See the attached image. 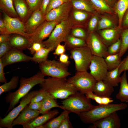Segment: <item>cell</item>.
<instances>
[{
    "mask_svg": "<svg viewBox=\"0 0 128 128\" xmlns=\"http://www.w3.org/2000/svg\"><path fill=\"white\" fill-rule=\"evenodd\" d=\"M45 76L40 71L29 78L21 77L18 89L14 92H9L5 97L6 103L9 104L5 116L14 108L20 100L27 94L34 86L43 83L45 80Z\"/></svg>",
    "mask_w": 128,
    "mask_h": 128,
    "instance_id": "6da1fadb",
    "label": "cell"
},
{
    "mask_svg": "<svg viewBox=\"0 0 128 128\" xmlns=\"http://www.w3.org/2000/svg\"><path fill=\"white\" fill-rule=\"evenodd\" d=\"M55 99H65L78 91L66 78L49 77L39 85Z\"/></svg>",
    "mask_w": 128,
    "mask_h": 128,
    "instance_id": "7a4b0ae2",
    "label": "cell"
},
{
    "mask_svg": "<svg viewBox=\"0 0 128 128\" xmlns=\"http://www.w3.org/2000/svg\"><path fill=\"white\" fill-rule=\"evenodd\" d=\"M128 106L126 104L123 102L119 104L99 105L94 106L89 110L81 113L78 115L84 123L93 124L113 112L125 109Z\"/></svg>",
    "mask_w": 128,
    "mask_h": 128,
    "instance_id": "3957f363",
    "label": "cell"
},
{
    "mask_svg": "<svg viewBox=\"0 0 128 128\" xmlns=\"http://www.w3.org/2000/svg\"><path fill=\"white\" fill-rule=\"evenodd\" d=\"M85 95L78 91L61 101L63 110L78 115L91 109L94 105Z\"/></svg>",
    "mask_w": 128,
    "mask_h": 128,
    "instance_id": "277c9868",
    "label": "cell"
},
{
    "mask_svg": "<svg viewBox=\"0 0 128 128\" xmlns=\"http://www.w3.org/2000/svg\"><path fill=\"white\" fill-rule=\"evenodd\" d=\"M73 25L69 20L61 22L56 26L48 39L43 42L47 48L55 50L57 46L65 42Z\"/></svg>",
    "mask_w": 128,
    "mask_h": 128,
    "instance_id": "5b68a950",
    "label": "cell"
},
{
    "mask_svg": "<svg viewBox=\"0 0 128 128\" xmlns=\"http://www.w3.org/2000/svg\"><path fill=\"white\" fill-rule=\"evenodd\" d=\"M68 66L59 61L47 59L39 64L40 71L45 76L57 78H65L71 75Z\"/></svg>",
    "mask_w": 128,
    "mask_h": 128,
    "instance_id": "8992f818",
    "label": "cell"
},
{
    "mask_svg": "<svg viewBox=\"0 0 128 128\" xmlns=\"http://www.w3.org/2000/svg\"><path fill=\"white\" fill-rule=\"evenodd\" d=\"M67 80L76 88L78 91L85 94L92 91L97 81L87 71L76 72L75 75Z\"/></svg>",
    "mask_w": 128,
    "mask_h": 128,
    "instance_id": "52a82bcc",
    "label": "cell"
},
{
    "mask_svg": "<svg viewBox=\"0 0 128 128\" xmlns=\"http://www.w3.org/2000/svg\"><path fill=\"white\" fill-rule=\"evenodd\" d=\"M70 51V57L74 61L76 70L87 71L93 55L87 46L76 48Z\"/></svg>",
    "mask_w": 128,
    "mask_h": 128,
    "instance_id": "ba28073f",
    "label": "cell"
},
{
    "mask_svg": "<svg viewBox=\"0 0 128 128\" xmlns=\"http://www.w3.org/2000/svg\"><path fill=\"white\" fill-rule=\"evenodd\" d=\"M38 90L29 92L22 98L19 104L13 108L3 118L0 117V128H12V123L22 110L27 105L30 103L32 99L37 94Z\"/></svg>",
    "mask_w": 128,
    "mask_h": 128,
    "instance_id": "9c48e42d",
    "label": "cell"
},
{
    "mask_svg": "<svg viewBox=\"0 0 128 128\" xmlns=\"http://www.w3.org/2000/svg\"><path fill=\"white\" fill-rule=\"evenodd\" d=\"M86 42L87 46L93 55L104 58L108 55L107 47L96 31L89 33Z\"/></svg>",
    "mask_w": 128,
    "mask_h": 128,
    "instance_id": "30bf717a",
    "label": "cell"
},
{
    "mask_svg": "<svg viewBox=\"0 0 128 128\" xmlns=\"http://www.w3.org/2000/svg\"><path fill=\"white\" fill-rule=\"evenodd\" d=\"M72 6L71 2L53 9L45 15V21L60 22L68 20Z\"/></svg>",
    "mask_w": 128,
    "mask_h": 128,
    "instance_id": "8fae6325",
    "label": "cell"
},
{
    "mask_svg": "<svg viewBox=\"0 0 128 128\" xmlns=\"http://www.w3.org/2000/svg\"><path fill=\"white\" fill-rule=\"evenodd\" d=\"M90 74L97 81L103 80L108 71L104 58L93 55L89 65Z\"/></svg>",
    "mask_w": 128,
    "mask_h": 128,
    "instance_id": "7c38bea8",
    "label": "cell"
},
{
    "mask_svg": "<svg viewBox=\"0 0 128 128\" xmlns=\"http://www.w3.org/2000/svg\"><path fill=\"white\" fill-rule=\"evenodd\" d=\"M59 22L45 21L30 35V39L31 44L33 42H42L49 37L57 24Z\"/></svg>",
    "mask_w": 128,
    "mask_h": 128,
    "instance_id": "4fadbf2b",
    "label": "cell"
},
{
    "mask_svg": "<svg viewBox=\"0 0 128 128\" xmlns=\"http://www.w3.org/2000/svg\"><path fill=\"white\" fill-rule=\"evenodd\" d=\"M3 12V20L9 34H16L30 39V35L25 32L24 23L19 18L11 17Z\"/></svg>",
    "mask_w": 128,
    "mask_h": 128,
    "instance_id": "5bb4252c",
    "label": "cell"
},
{
    "mask_svg": "<svg viewBox=\"0 0 128 128\" xmlns=\"http://www.w3.org/2000/svg\"><path fill=\"white\" fill-rule=\"evenodd\" d=\"M31 58L32 57L24 53L22 51L12 49L0 59L4 67L17 62H28L31 61Z\"/></svg>",
    "mask_w": 128,
    "mask_h": 128,
    "instance_id": "9a60e30c",
    "label": "cell"
},
{
    "mask_svg": "<svg viewBox=\"0 0 128 128\" xmlns=\"http://www.w3.org/2000/svg\"><path fill=\"white\" fill-rule=\"evenodd\" d=\"M91 128H119L121 126L120 120L116 112L95 122Z\"/></svg>",
    "mask_w": 128,
    "mask_h": 128,
    "instance_id": "2e32d148",
    "label": "cell"
},
{
    "mask_svg": "<svg viewBox=\"0 0 128 128\" xmlns=\"http://www.w3.org/2000/svg\"><path fill=\"white\" fill-rule=\"evenodd\" d=\"M122 29L118 26L112 28L98 31L97 33L108 47L120 38Z\"/></svg>",
    "mask_w": 128,
    "mask_h": 128,
    "instance_id": "e0dca14e",
    "label": "cell"
},
{
    "mask_svg": "<svg viewBox=\"0 0 128 128\" xmlns=\"http://www.w3.org/2000/svg\"><path fill=\"white\" fill-rule=\"evenodd\" d=\"M45 16L41 13L40 9L33 12L24 23L26 32L30 36L45 21Z\"/></svg>",
    "mask_w": 128,
    "mask_h": 128,
    "instance_id": "ac0fdd59",
    "label": "cell"
},
{
    "mask_svg": "<svg viewBox=\"0 0 128 128\" xmlns=\"http://www.w3.org/2000/svg\"><path fill=\"white\" fill-rule=\"evenodd\" d=\"M92 14L72 7L69 19L73 26H80L86 28L88 21Z\"/></svg>",
    "mask_w": 128,
    "mask_h": 128,
    "instance_id": "d6986e66",
    "label": "cell"
},
{
    "mask_svg": "<svg viewBox=\"0 0 128 128\" xmlns=\"http://www.w3.org/2000/svg\"><path fill=\"white\" fill-rule=\"evenodd\" d=\"M40 111L30 108L27 105L14 120L12 126L19 125L23 126L31 121L40 114Z\"/></svg>",
    "mask_w": 128,
    "mask_h": 128,
    "instance_id": "ffe728a7",
    "label": "cell"
},
{
    "mask_svg": "<svg viewBox=\"0 0 128 128\" xmlns=\"http://www.w3.org/2000/svg\"><path fill=\"white\" fill-rule=\"evenodd\" d=\"M118 25V18L116 14H100L96 31L113 28Z\"/></svg>",
    "mask_w": 128,
    "mask_h": 128,
    "instance_id": "44dd1931",
    "label": "cell"
},
{
    "mask_svg": "<svg viewBox=\"0 0 128 128\" xmlns=\"http://www.w3.org/2000/svg\"><path fill=\"white\" fill-rule=\"evenodd\" d=\"M59 113L57 109L50 110L40 116H38L23 126L24 128H38L55 117Z\"/></svg>",
    "mask_w": 128,
    "mask_h": 128,
    "instance_id": "7402d4cb",
    "label": "cell"
},
{
    "mask_svg": "<svg viewBox=\"0 0 128 128\" xmlns=\"http://www.w3.org/2000/svg\"><path fill=\"white\" fill-rule=\"evenodd\" d=\"M8 42L12 49L21 51L28 49L31 45L30 39L16 34H11Z\"/></svg>",
    "mask_w": 128,
    "mask_h": 128,
    "instance_id": "603a6c76",
    "label": "cell"
},
{
    "mask_svg": "<svg viewBox=\"0 0 128 128\" xmlns=\"http://www.w3.org/2000/svg\"><path fill=\"white\" fill-rule=\"evenodd\" d=\"M14 8L20 19L24 23L31 15L30 10L25 0H13Z\"/></svg>",
    "mask_w": 128,
    "mask_h": 128,
    "instance_id": "cb8c5ba5",
    "label": "cell"
},
{
    "mask_svg": "<svg viewBox=\"0 0 128 128\" xmlns=\"http://www.w3.org/2000/svg\"><path fill=\"white\" fill-rule=\"evenodd\" d=\"M114 87L105 83L103 80L97 81L92 91L101 97H110L114 91Z\"/></svg>",
    "mask_w": 128,
    "mask_h": 128,
    "instance_id": "d4e9b609",
    "label": "cell"
},
{
    "mask_svg": "<svg viewBox=\"0 0 128 128\" xmlns=\"http://www.w3.org/2000/svg\"><path fill=\"white\" fill-rule=\"evenodd\" d=\"M120 83V89L115 97L122 102H128V83L126 71H124L121 77Z\"/></svg>",
    "mask_w": 128,
    "mask_h": 128,
    "instance_id": "484cf974",
    "label": "cell"
},
{
    "mask_svg": "<svg viewBox=\"0 0 128 128\" xmlns=\"http://www.w3.org/2000/svg\"><path fill=\"white\" fill-rule=\"evenodd\" d=\"M56 100L47 92L45 97L42 101V106L39 111L40 114H42L47 112L54 107L59 108L63 109L62 106L58 105Z\"/></svg>",
    "mask_w": 128,
    "mask_h": 128,
    "instance_id": "4316f807",
    "label": "cell"
},
{
    "mask_svg": "<svg viewBox=\"0 0 128 128\" xmlns=\"http://www.w3.org/2000/svg\"><path fill=\"white\" fill-rule=\"evenodd\" d=\"M128 9V0H118L113 9L118 18V26L122 28V22L123 17Z\"/></svg>",
    "mask_w": 128,
    "mask_h": 128,
    "instance_id": "83f0119b",
    "label": "cell"
},
{
    "mask_svg": "<svg viewBox=\"0 0 128 128\" xmlns=\"http://www.w3.org/2000/svg\"><path fill=\"white\" fill-rule=\"evenodd\" d=\"M121 64L116 69L111 71H108L103 80L105 83L114 87L118 86L119 83L120 82L121 78L119 73V69Z\"/></svg>",
    "mask_w": 128,
    "mask_h": 128,
    "instance_id": "f1b7e54d",
    "label": "cell"
},
{
    "mask_svg": "<svg viewBox=\"0 0 128 128\" xmlns=\"http://www.w3.org/2000/svg\"><path fill=\"white\" fill-rule=\"evenodd\" d=\"M96 10L100 14H115L113 8L103 0H89Z\"/></svg>",
    "mask_w": 128,
    "mask_h": 128,
    "instance_id": "f546056e",
    "label": "cell"
},
{
    "mask_svg": "<svg viewBox=\"0 0 128 128\" xmlns=\"http://www.w3.org/2000/svg\"><path fill=\"white\" fill-rule=\"evenodd\" d=\"M72 7L93 14L96 11L89 0H71Z\"/></svg>",
    "mask_w": 128,
    "mask_h": 128,
    "instance_id": "4dcf8cb0",
    "label": "cell"
},
{
    "mask_svg": "<svg viewBox=\"0 0 128 128\" xmlns=\"http://www.w3.org/2000/svg\"><path fill=\"white\" fill-rule=\"evenodd\" d=\"M0 8L9 16L19 18L14 8L13 0H0Z\"/></svg>",
    "mask_w": 128,
    "mask_h": 128,
    "instance_id": "1f68e13d",
    "label": "cell"
},
{
    "mask_svg": "<svg viewBox=\"0 0 128 128\" xmlns=\"http://www.w3.org/2000/svg\"><path fill=\"white\" fill-rule=\"evenodd\" d=\"M66 49L70 50L73 49L87 46L86 41L69 34L64 42Z\"/></svg>",
    "mask_w": 128,
    "mask_h": 128,
    "instance_id": "d6a6232c",
    "label": "cell"
},
{
    "mask_svg": "<svg viewBox=\"0 0 128 128\" xmlns=\"http://www.w3.org/2000/svg\"><path fill=\"white\" fill-rule=\"evenodd\" d=\"M70 113L67 110H64L59 116L38 128H59L62 121Z\"/></svg>",
    "mask_w": 128,
    "mask_h": 128,
    "instance_id": "836d02e7",
    "label": "cell"
},
{
    "mask_svg": "<svg viewBox=\"0 0 128 128\" xmlns=\"http://www.w3.org/2000/svg\"><path fill=\"white\" fill-rule=\"evenodd\" d=\"M104 59L108 71H111L117 68L120 65L122 60L119 53L108 55Z\"/></svg>",
    "mask_w": 128,
    "mask_h": 128,
    "instance_id": "e575fe53",
    "label": "cell"
},
{
    "mask_svg": "<svg viewBox=\"0 0 128 128\" xmlns=\"http://www.w3.org/2000/svg\"><path fill=\"white\" fill-rule=\"evenodd\" d=\"M51 51V48H42L33 55L31 61L39 64L43 62L47 59L49 54Z\"/></svg>",
    "mask_w": 128,
    "mask_h": 128,
    "instance_id": "d590c367",
    "label": "cell"
},
{
    "mask_svg": "<svg viewBox=\"0 0 128 128\" xmlns=\"http://www.w3.org/2000/svg\"><path fill=\"white\" fill-rule=\"evenodd\" d=\"M19 81L18 76H13L10 80L8 82L0 86V95L4 93L10 91L12 90L16 89L17 87Z\"/></svg>",
    "mask_w": 128,
    "mask_h": 128,
    "instance_id": "8d00e7d4",
    "label": "cell"
},
{
    "mask_svg": "<svg viewBox=\"0 0 128 128\" xmlns=\"http://www.w3.org/2000/svg\"><path fill=\"white\" fill-rule=\"evenodd\" d=\"M86 27L78 26H73L69 34L75 37L86 41L89 33Z\"/></svg>",
    "mask_w": 128,
    "mask_h": 128,
    "instance_id": "74e56055",
    "label": "cell"
},
{
    "mask_svg": "<svg viewBox=\"0 0 128 128\" xmlns=\"http://www.w3.org/2000/svg\"><path fill=\"white\" fill-rule=\"evenodd\" d=\"M100 14L96 11L92 14L89 19L86 27L89 33L96 31L99 19Z\"/></svg>",
    "mask_w": 128,
    "mask_h": 128,
    "instance_id": "f35d334b",
    "label": "cell"
},
{
    "mask_svg": "<svg viewBox=\"0 0 128 128\" xmlns=\"http://www.w3.org/2000/svg\"><path fill=\"white\" fill-rule=\"evenodd\" d=\"M120 39L121 41V48L119 55L121 57L128 49V28L123 29Z\"/></svg>",
    "mask_w": 128,
    "mask_h": 128,
    "instance_id": "ab89813d",
    "label": "cell"
},
{
    "mask_svg": "<svg viewBox=\"0 0 128 128\" xmlns=\"http://www.w3.org/2000/svg\"><path fill=\"white\" fill-rule=\"evenodd\" d=\"M121 41L120 38L107 47L108 55L119 53L121 48Z\"/></svg>",
    "mask_w": 128,
    "mask_h": 128,
    "instance_id": "60d3db41",
    "label": "cell"
},
{
    "mask_svg": "<svg viewBox=\"0 0 128 128\" xmlns=\"http://www.w3.org/2000/svg\"><path fill=\"white\" fill-rule=\"evenodd\" d=\"M71 1V0H50L46 9V14L52 9L64 3L70 2Z\"/></svg>",
    "mask_w": 128,
    "mask_h": 128,
    "instance_id": "b9f144b4",
    "label": "cell"
},
{
    "mask_svg": "<svg viewBox=\"0 0 128 128\" xmlns=\"http://www.w3.org/2000/svg\"><path fill=\"white\" fill-rule=\"evenodd\" d=\"M32 12L40 9L42 0H25Z\"/></svg>",
    "mask_w": 128,
    "mask_h": 128,
    "instance_id": "7bdbcfd3",
    "label": "cell"
},
{
    "mask_svg": "<svg viewBox=\"0 0 128 128\" xmlns=\"http://www.w3.org/2000/svg\"><path fill=\"white\" fill-rule=\"evenodd\" d=\"M47 92L44 89L41 88L38 90L36 95L32 99L30 103L42 101L46 96Z\"/></svg>",
    "mask_w": 128,
    "mask_h": 128,
    "instance_id": "ee69618b",
    "label": "cell"
},
{
    "mask_svg": "<svg viewBox=\"0 0 128 128\" xmlns=\"http://www.w3.org/2000/svg\"><path fill=\"white\" fill-rule=\"evenodd\" d=\"M45 46L42 42H35L32 43L28 49L30 53L33 55L36 52L41 48L45 47Z\"/></svg>",
    "mask_w": 128,
    "mask_h": 128,
    "instance_id": "f6af8a7d",
    "label": "cell"
},
{
    "mask_svg": "<svg viewBox=\"0 0 128 128\" xmlns=\"http://www.w3.org/2000/svg\"><path fill=\"white\" fill-rule=\"evenodd\" d=\"M12 49L8 41L0 43V58H2Z\"/></svg>",
    "mask_w": 128,
    "mask_h": 128,
    "instance_id": "bcb514c9",
    "label": "cell"
},
{
    "mask_svg": "<svg viewBox=\"0 0 128 128\" xmlns=\"http://www.w3.org/2000/svg\"><path fill=\"white\" fill-rule=\"evenodd\" d=\"M85 95L88 98L94 100L99 105L102 104V97L96 95L93 93L92 91H89Z\"/></svg>",
    "mask_w": 128,
    "mask_h": 128,
    "instance_id": "7dc6e473",
    "label": "cell"
},
{
    "mask_svg": "<svg viewBox=\"0 0 128 128\" xmlns=\"http://www.w3.org/2000/svg\"><path fill=\"white\" fill-rule=\"evenodd\" d=\"M128 70V55L122 60L119 69V73L120 75L123 71Z\"/></svg>",
    "mask_w": 128,
    "mask_h": 128,
    "instance_id": "c3c4849f",
    "label": "cell"
},
{
    "mask_svg": "<svg viewBox=\"0 0 128 128\" xmlns=\"http://www.w3.org/2000/svg\"><path fill=\"white\" fill-rule=\"evenodd\" d=\"M66 50V48L65 45H61L60 44L57 46L53 54L54 55L60 56L64 53Z\"/></svg>",
    "mask_w": 128,
    "mask_h": 128,
    "instance_id": "681fc988",
    "label": "cell"
},
{
    "mask_svg": "<svg viewBox=\"0 0 128 128\" xmlns=\"http://www.w3.org/2000/svg\"><path fill=\"white\" fill-rule=\"evenodd\" d=\"M73 126L70 122L69 115L63 120L59 128H72Z\"/></svg>",
    "mask_w": 128,
    "mask_h": 128,
    "instance_id": "f907efd6",
    "label": "cell"
},
{
    "mask_svg": "<svg viewBox=\"0 0 128 128\" xmlns=\"http://www.w3.org/2000/svg\"><path fill=\"white\" fill-rule=\"evenodd\" d=\"M69 57L68 55L65 53L60 55L59 61L60 62L68 66L70 63V62L69 60Z\"/></svg>",
    "mask_w": 128,
    "mask_h": 128,
    "instance_id": "816d5d0a",
    "label": "cell"
},
{
    "mask_svg": "<svg viewBox=\"0 0 128 128\" xmlns=\"http://www.w3.org/2000/svg\"><path fill=\"white\" fill-rule=\"evenodd\" d=\"M50 0H42L40 9L41 13L44 15H45L46 14V9Z\"/></svg>",
    "mask_w": 128,
    "mask_h": 128,
    "instance_id": "f5cc1de1",
    "label": "cell"
},
{
    "mask_svg": "<svg viewBox=\"0 0 128 128\" xmlns=\"http://www.w3.org/2000/svg\"><path fill=\"white\" fill-rule=\"evenodd\" d=\"M122 27L123 29L128 28V9L123 17L122 22Z\"/></svg>",
    "mask_w": 128,
    "mask_h": 128,
    "instance_id": "db71d44e",
    "label": "cell"
},
{
    "mask_svg": "<svg viewBox=\"0 0 128 128\" xmlns=\"http://www.w3.org/2000/svg\"><path fill=\"white\" fill-rule=\"evenodd\" d=\"M42 105V101H41L39 102L30 103L28 106L31 109L40 111Z\"/></svg>",
    "mask_w": 128,
    "mask_h": 128,
    "instance_id": "11a10c76",
    "label": "cell"
},
{
    "mask_svg": "<svg viewBox=\"0 0 128 128\" xmlns=\"http://www.w3.org/2000/svg\"><path fill=\"white\" fill-rule=\"evenodd\" d=\"M4 68L1 61L0 59V82L1 83H5L7 82V81L4 74Z\"/></svg>",
    "mask_w": 128,
    "mask_h": 128,
    "instance_id": "9f6ffc18",
    "label": "cell"
},
{
    "mask_svg": "<svg viewBox=\"0 0 128 128\" xmlns=\"http://www.w3.org/2000/svg\"><path fill=\"white\" fill-rule=\"evenodd\" d=\"M0 34H8L7 29L3 19L1 18L0 19Z\"/></svg>",
    "mask_w": 128,
    "mask_h": 128,
    "instance_id": "6f0895ef",
    "label": "cell"
},
{
    "mask_svg": "<svg viewBox=\"0 0 128 128\" xmlns=\"http://www.w3.org/2000/svg\"><path fill=\"white\" fill-rule=\"evenodd\" d=\"M11 34H0V43L8 41Z\"/></svg>",
    "mask_w": 128,
    "mask_h": 128,
    "instance_id": "680465c9",
    "label": "cell"
},
{
    "mask_svg": "<svg viewBox=\"0 0 128 128\" xmlns=\"http://www.w3.org/2000/svg\"><path fill=\"white\" fill-rule=\"evenodd\" d=\"M113 101V100L110 97H102V103L103 105H107L112 102Z\"/></svg>",
    "mask_w": 128,
    "mask_h": 128,
    "instance_id": "91938a15",
    "label": "cell"
},
{
    "mask_svg": "<svg viewBox=\"0 0 128 128\" xmlns=\"http://www.w3.org/2000/svg\"><path fill=\"white\" fill-rule=\"evenodd\" d=\"M110 6L113 8L118 0H103Z\"/></svg>",
    "mask_w": 128,
    "mask_h": 128,
    "instance_id": "94428289",
    "label": "cell"
}]
</instances>
